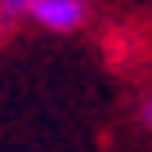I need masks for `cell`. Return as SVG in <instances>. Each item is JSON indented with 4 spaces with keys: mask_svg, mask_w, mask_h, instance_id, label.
I'll use <instances>...</instances> for the list:
<instances>
[{
    "mask_svg": "<svg viewBox=\"0 0 152 152\" xmlns=\"http://www.w3.org/2000/svg\"><path fill=\"white\" fill-rule=\"evenodd\" d=\"M31 18L49 31H76L85 23V0H36Z\"/></svg>",
    "mask_w": 152,
    "mask_h": 152,
    "instance_id": "obj_1",
    "label": "cell"
},
{
    "mask_svg": "<svg viewBox=\"0 0 152 152\" xmlns=\"http://www.w3.org/2000/svg\"><path fill=\"white\" fill-rule=\"evenodd\" d=\"M31 5H36V0H0V14H5V18H14V14H31Z\"/></svg>",
    "mask_w": 152,
    "mask_h": 152,
    "instance_id": "obj_2",
    "label": "cell"
},
{
    "mask_svg": "<svg viewBox=\"0 0 152 152\" xmlns=\"http://www.w3.org/2000/svg\"><path fill=\"white\" fill-rule=\"evenodd\" d=\"M139 121H143V125H148V130H152V94H148V99H143V107H139Z\"/></svg>",
    "mask_w": 152,
    "mask_h": 152,
    "instance_id": "obj_3",
    "label": "cell"
}]
</instances>
